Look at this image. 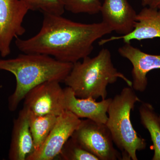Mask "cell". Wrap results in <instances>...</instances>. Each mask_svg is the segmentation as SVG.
<instances>
[{
	"label": "cell",
	"instance_id": "1",
	"mask_svg": "<svg viewBox=\"0 0 160 160\" xmlns=\"http://www.w3.org/2000/svg\"><path fill=\"white\" fill-rule=\"evenodd\" d=\"M43 15L37 34L27 39L15 38L16 46L23 53L47 55L60 62L73 64L89 56L95 42L113 31L103 22L84 24L62 15Z\"/></svg>",
	"mask_w": 160,
	"mask_h": 160
},
{
	"label": "cell",
	"instance_id": "2",
	"mask_svg": "<svg viewBox=\"0 0 160 160\" xmlns=\"http://www.w3.org/2000/svg\"><path fill=\"white\" fill-rule=\"evenodd\" d=\"M72 66V63L63 62L40 53H23L13 58L0 59V70L11 72L16 81L14 92L8 98L9 111L16 110L26 93L41 83L64 82Z\"/></svg>",
	"mask_w": 160,
	"mask_h": 160
},
{
	"label": "cell",
	"instance_id": "3",
	"mask_svg": "<svg viewBox=\"0 0 160 160\" xmlns=\"http://www.w3.org/2000/svg\"><path fill=\"white\" fill-rule=\"evenodd\" d=\"M118 78L132 87V82L118 71L112 64L110 51L104 48L94 57H86L82 62L73 63L64 82L78 98L104 100L108 94L107 86Z\"/></svg>",
	"mask_w": 160,
	"mask_h": 160
},
{
	"label": "cell",
	"instance_id": "4",
	"mask_svg": "<svg viewBox=\"0 0 160 160\" xmlns=\"http://www.w3.org/2000/svg\"><path fill=\"white\" fill-rule=\"evenodd\" d=\"M141 100L131 87L123 88L112 99L106 125L113 143L122 152V160H137V152L146 149V140L138 135L130 119L131 112Z\"/></svg>",
	"mask_w": 160,
	"mask_h": 160
},
{
	"label": "cell",
	"instance_id": "5",
	"mask_svg": "<svg viewBox=\"0 0 160 160\" xmlns=\"http://www.w3.org/2000/svg\"><path fill=\"white\" fill-rule=\"evenodd\" d=\"M71 138L99 160H122V154L113 146L111 132L106 124L89 119L82 120Z\"/></svg>",
	"mask_w": 160,
	"mask_h": 160
},
{
	"label": "cell",
	"instance_id": "6",
	"mask_svg": "<svg viewBox=\"0 0 160 160\" xmlns=\"http://www.w3.org/2000/svg\"><path fill=\"white\" fill-rule=\"evenodd\" d=\"M58 81H48L29 90L24 98V107L38 115L59 116L66 110L64 89Z\"/></svg>",
	"mask_w": 160,
	"mask_h": 160
},
{
	"label": "cell",
	"instance_id": "7",
	"mask_svg": "<svg viewBox=\"0 0 160 160\" xmlns=\"http://www.w3.org/2000/svg\"><path fill=\"white\" fill-rule=\"evenodd\" d=\"M29 11L21 0H0V55L11 53L12 42L26 32L23 20Z\"/></svg>",
	"mask_w": 160,
	"mask_h": 160
},
{
	"label": "cell",
	"instance_id": "8",
	"mask_svg": "<svg viewBox=\"0 0 160 160\" xmlns=\"http://www.w3.org/2000/svg\"><path fill=\"white\" fill-rule=\"evenodd\" d=\"M81 120L71 112L65 110L58 117L55 125L42 145L26 160L54 159L79 126Z\"/></svg>",
	"mask_w": 160,
	"mask_h": 160
},
{
	"label": "cell",
	"instance_id": "9",
	"mask_svg": "<svg viewBox=\"0 0 160 160\" xmlns=\"http://www.w3.org/2000/svg\"><path fill=\"white\" fill-rule=\"evenodd\" d=\"M120 55L127 59L132 66L131 72L132 88L137 91H145L148 85L147 75L154 69H160V55L143 52L130 44L119 48Z\"/></svg>",
	"mask_w": 160,
	"mask_h": 160
},
{
	"label": "cell",
	"instance_id": "10",
	"mask_svg": "<svg viewBox=\"0 0 160 160\" xmlns=\"http://www.w3.org/2000/svg\"><path fill=\"white\" fill-rule=\"evenodd\" d=\"M160 38V11L158 8L145 7L137 14L134 28L128 34L112 37L102 39L99 45L115 40L122 39L125 44H130L132 40H142Z\"/></svg>",
	"mask_w": 160,
	"mask_h": 160
},
{
	"label": "cell",
	"instance_id": "11",
	"mask_svg": "<svg viewBox=\"0 0 160 160\" xmlns=\"http://www.w3.org/2000/svg\"><path fill=\"white\" fill-rule=\"evenodd\" d=\"M102 22L119 34L132 31L137 13L128 0H105L101 6Z\"/></svg>",
	"mask_w": 160,
	"mask_h": 160
},
{
	"label": "cell",
	"instance_id": "12",
	"mask_svg": "<svg viewBox=\"0 0 160 160\" xmlns=\"http://www.w3.org/2000/svg\"><path fill=\"white\" fill-rule=\"evenodd\" d=\"M66 110L79 118H86L99 123L106 124L108 110L112 98H106L97 102L91 98H80L76 97L71 88L64 89Z\"/></svg>",
	"mask_w": 160,
	"mask_h": 160
},
{
	"label": "cell",
	"instance_id": "13",
	"mask_svg": "<svg viewBox=\"0 0 160 160\" xmlns=\"http://www.w3.org/2000/svg\"><path fill=\"white\" fill-rule=\"evenodd\" d=\"M34 150L29 129V110L23 106L13 120L8 158L10 160H26Z\"/></svg>",
	"mask_w": 160,
	"mask_h": 160
},
{
	"label": "cell",
	"instance_id": "14",
	"mask_svg": "<svg viewBox=\"0 0 160 160\" xmlns=\"http://www.w3.org/2000/svg\"><path fill=\"white\" fill-rule=\"evenodd\" d=\"M141 123L149 131L153 144L154 155L152 160H160V116L153 106L143 102L139 109Z\"/></svg>",
	"mask_w": 160,
	"mask_h": 160
},
{
	"label": "cell",
	"instance_id": "15",
	"mask_svg": "<svg viewBox=\"0 0 160 160\" xmlns=\"http://www.w3.org/2000/svg\"><path fill=\"white\" fill-rule=\"evenodd\" d=\"M58 117L53 115H38L29 110V129L33 139L34 151L45 142L55 125Z\"/></svg>",
	"mask_w": 160,
	"mask_h": 160
},
{
	"label": "cell",
	"instance_id": "16",
	"mask_svg": "<svg viewBox=\"0 0 160 160\" xmlns=\"http://www.w3.org/2000/svg\"><path fill=\"white\" fill-rule=\"evenodd\" d=\"M58 156L63 160H99L72 138L66 142Z\"/></svg>",
	"mask_w": 160,
	"mask_h": 160
},
{
	"label": "cell",
	"instance_id": "17",
	"mask_svg": "<svg viewBox=\"0 0 160 160\" xmlns=\"http://www.w3.org/2000/svg\"><path fill=\"white\" fill-rule=\"evenodd\" d=\"M65 10L72 13L97 14L100 12L101 0H61Z\"/></svg>",
	"mask_w": 160,
	"mask_h": 160
},
{
	"label": "cell",
	"instance_id": "18",
	"mask_svg": "<svg viewBox=\"0 0 160 160\" xmlns=\"http://www.w3.org/2000/svg\"><path fill=\"white\" fill-rule=\"evenodd\" d=\"M29 10L40 11L43 13L62 15L65 8L61 0H21Z\"/></svg>",
	"mask_w": 160,
	"mask_h": 160
},
{
	"label": "cell",
	"instance_id": "19",
	"mask_svg": "<svg viewBox=\"0 0 160 160\" xmlns=\"http://www.w3.org/2000/svg\"><path fill=\"white\" fill-rule=\"evenodd\" d=\"M142 4L144 7L158 8L160 5V0H142Z\"/></svg>",
	"mask_w": 160,
	"mask_h": 160
},
{
	"label": "cell",
	"instance_id": "20",
	"mask_svg": "<svg viewBox=\"0 0 160 160\" xmlns=\"http://www.w3.org/2000/svg\"><path fill=\"white\" fill-rule=\"evenodd\" d=\"M158 9L160 11V5H159V6H158Z\"/></svg>",
	"mask_w": 160,
	"mask_h": 160
}]
</instances>
